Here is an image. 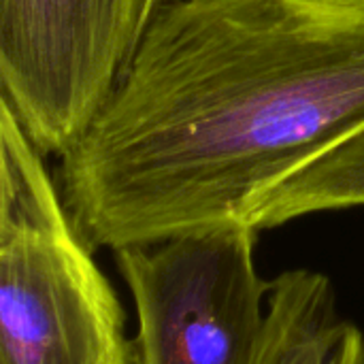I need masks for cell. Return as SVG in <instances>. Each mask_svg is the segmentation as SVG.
Instances as JSON below:
<instances>
[{"instance_id": "cell-1", "label": "cell", "mask_w": 364, "mask_h": 364, "mask_svg": "<svg viewBox=\"0 0 364 364\" xmlns=\"http://www.w3.org/2000/svg\"><path fill=\"white\" fill-rule=\"evenodd\" d=\"M364 126V13L316 0H162L60 156L96 252L247 224L252 205Z\"/></svg>"}, {"instance_id": "cell-2", "label": "cell", "mask_w": 364, "mask_h": 364, "mask_svg": "<svg viewBox=\"0 0 364 364\" xmlns=\"http://www.w3.org/2000/svg\"><path fill=\"white\" fill-rule=\"evenodd\" d=\"M0 364H136L124 305L4 98Z\"/></svg>"}, {"instance_id": "cell-3", "label": "cell", "mask_w": 364, "mask_h": 364, "mask_svg": "<svg viewBox=\"0 0 364 364\" xmlns=\"http://www.w3.org/2000/svg\"><path fill=\"white\" fill-rule=\"evenodd\" d=\"M258 230L232 224L115 252L132 294L136 364H256L273 279Z\"/></svg>"}, {"instance_id": "cell-4", "label": "cell", "mask_w": 364, "mask_h": 364, "mask_svg": "<svg viewBox=\"0 0 364 364\" xmlns=\"http://www.w3.org/2000/svg\"><path fill=\"white\" fill-rule=\"evenodd\" d=\"M143 30V0H0L2 98L62 156L113 90Z\"/></svg>"}, {"instance_id": "cell-5", "label": "cell", "mask_w": 364, "mask_h": 364, "mask_svg": "<svg viewBox=\"0 0 364 364\" xmlns=\"http://www.w3.org/2000/svg\"><path fill=\"white\" fill-rule=\"evenodd\" d=\"M256 364H364V333L339 311L328 275L292 269L273 279Z\"/></svg>"}, {"instance_id": "cell-6", "label": "cell", "mask_w": 364, "mask_h": 364, "mask_svg": "<svg viewBox=\"0 0 364 364\" xmlns=\"http://www.w3.org/2000/svg\"><path fill=\"white\" fill-rule=\"evenodd\" d=\"M354 207H364V126L269 188L252 205L247 224L260 232Z\"/></svg>"}, {"instance_id": "cell-7", "label": "cell", "mask_w": 364, "mask_h": 364, "mask_svg": "<svg viewBox=\"0 0 364 364\" xmlns=\"http://www.w3.org/2000/svg\"><path fill=\"white\" fill-rule=\"evenodd\" d=\"M320 4H328L335 9H346V11H354V13H364V0H316Z\"/></svg>"}, {"instance_id": "cell-8", "label": "cell", "mask_w": 364, "mask_h": 364, "mask_svg": "<svg viewBox=\"0 0 364 364\" xmlns=\"http://www.w3.org/2000/svg\"><path fill=\"white\" fill-rule=\"evenodd\" d=\"M160 2H162V0H143V26L149 21L151 13L156 11V6H158Z\"/></svg>"}]
</instances>
